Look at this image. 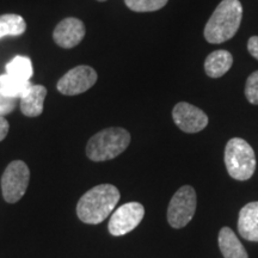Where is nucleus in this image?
I'll return each mask as SVG.
<instances>
[{
    "instance_id": "22",
    "label": "nucleus",
    "mask_w": 258,
    "mask_h": 258,
    "mask_svg": "<svg viewBox=\"0 0 258 258\" xmlns=\"http://www.w3.org/2000/svg\"><path fill=\"white\" fill-rule=\"evenodd\" d=\"M10 131L9 121L6 120L4 116H0V141H3L8 137Z\"/></svg>"
},
{
    "instance_id": "21",
    "label": "nucleus",
    "mask_w": 258,
    "mask_h": 258,
    "mask_svg": "<svg viewBox=\"0 0 258 258\" xmlns=\"http://www.w3.org/2000/svg\"><path fill=\"white\" fill-rule=\"evenodd\" d=\"M247 50L254 59L258 60V36H251L247 41Z\"/></svg>"
},
{
    "instance_id": "7",
    "label": "nucleus",
    "mask_w": 258,
    "mask_h": 258,
    "mask_svg": "<svg viewBox=\"0 0 258 258\" xmlns=\"http://www.w3.org/2000/svg\"><path fill=\"white\" fill-rule=\"evenodd\" d=\"M97 79L98 76L91 66L80 64L61 77L56 84V89L64 96H77L91 89Z\"/></svg>"
},
{
    "instance_id": "10",
    "label": "nucleus",
    "mask_w": 258,
    "mask_h": 258,
    "mask_svg": "<svg viewBox=\"0 0 258 258\" xmlns=\"http://www.w3.org/2000/svg\"><path fill=\"white\" fill-rule=\"evenodd\" d=\"M86 29L83 21L78 18H64L56 25L53 31V40L57 46L64 49L78 46L85 37Z\"/></svg>"
},
{
    "instance_id": "11",
    "label": "nucleus",
    "mask_w": 258,
    "mask_h": 258,
    "mask_svg": "<svg viewBox=\"0 0 258 258\" xmlns=\"http://www.w3.org/2000/svg\"><path fill=\"white\" fill-rule=\"evenodd\" d=\"M47 89L40 84H31L27 92L21 97V111L28 117H37L43 112Z\"/></svg>"
},
{
    "instance_id": "16",
    "label": "nucleus",
    "mask_w": 258,
    "mask_h": 258,
    "mask_svg": "<svg viewBox=\"0 0 258 258\" xmlns=\"http://www.w3.org/2000/svg\"><path fill=\"white\" fill-rule=\"evenodd\" d=\"M27 30V23L19 15L6 14L0 16V38L5 36H21Z\"/></svg>"
},
{
    "instance_id": "2",
    "label": "nucleus",
    "mask_w": 258,
    "mask_h": 258,
    "mask_svg": "<svg viewBox=\"0 0 258 258\" xmlns=\"http://www.w3.org/2000/svg\"><path fill=\"white\" fill-rule=\"evenodd\" d=\"M243 18V6L239 0H222L206 24L203 35L212 44L231 40L239 30Z\"/></svg>"
},
{
    "instance_id": "17",
    "label": "nucleus",
    "mask_w": 258,
    "mask_h": 258,
    "mask_svg": "<svg viewBox=\"0 0 258 258\" xmlns=\"http://www.w3.org/2000/svg\"><path fill=\"white\" fill-rule=\"evenodd\" d=\"M6 73L22 80H30L34 73L31 60L27 56H16L6 64Z\"/></svg>"
},
{
    "instance_id": "8",
    "label": "nucleus",
    "mask_w": 258,
    "mask_h": 258,
    "mask_svg": "<svg viewBox=\"0 0 258 258\" xmlns=\"http://www.w3.org/2000/svg\"><path fill=\"white\" fill-rule=\"evenodd\" d=\"M145 208L139 202H128L116 209L109 220L108 230L111 235L121 237L137 228L143 221Z\"/></svg>"
},
{
    "instance_id": "3",
    "label": "nucleus",
    "mask_w": 258,
    "mask_h": 258,
    "mask_svg": "<svg viewBox=\"0 0 258 258\" xmlns=\"http://www.w3.org/2000/svg\"><path fill=\"white\" fill-rule=\"evenodd\" d=\"M131 144V134L120 127L103 129L93 135L86 145V156L92 161L111 160L123 153Z\"/></svg>"
},
{
    "instance_id": "13",
    "label": "nucleus",
    "mask_w": 258,
    "mask_h": 258,
    "mask_svg": "<svg viewBox=\"0 0 258 258\" xmlns=\"http://www.w3.org/2000/svg\"><path fill=\"white\" fill-rule=\"evenodd\" d=\"M233 64V56L228 50L219 49L212 51L205 60V72L209 78H221Z\"/></svg>"
},
{
    "instance_id": "6",
    "label": "nucleus",
    "mask_w": 258,
    "mask_h": 258,
    "mask_svg": "<svg viewBox=\"0 0 258 258\" xmlns=\"http://www.w3.org/2000/svg\"><path fill=\"white\" fill-rule=\"evenodd\" d=\"M196 211V192L192 186L184 185L177 190L167 208V221L171 227L182 228L191 221Z\"/></svg>"
},
{
    "instance_id": "23",
    "label": "nucleus",
    "mask_w": 258,
    "mask_h": 258,
    "mask_svg": "<svg viewBox=\"0 0 258 258\" xmlns=\"http://www.w3.org/2000/svg\"><path fill=\"white\" fill-rule=\"evenodd\" d=\"M97 2H99V3H104V2H106V0H97Z\"/></svg>"
},
{
    "instance_id": "18",
    "label": "nucleus",
    "mask_w": 258,
    "mask_h": 258,
    "mask_svg": "<svg viewBox=\"0 0 258 258\" xmlns=\"http://www.w3.org/2000/svg\"><path fill=\"white\" fill-rule=\"evenodd\" d=\"M169 0H124V4L134 12H154L163 9Z\"/></svg>"
},
{
    "instance_id": "14",
    "label": "nucleus",
    "mask_w": 258,
    "mask_h": 258,
    "mask_svg": "<svg viewBox=\"0 0 258 258\" xmlns=\"http://www.w3.org/2000/svg\"><path fill=\"white\" fill-rule=\"evenodd\" d=\"M218 240L224 258H249L243 244L230 227L221 228Z\"/></svg>"
},
{
    "instance_id": "4",
    "label": "nucleus",
    "mask_w": 258,
    "mask_h": 258,
    "mask_svg": "<svg viewBox=\"0 0 258 258\" xmlns=\"http://www.w3.org/2000/svg\"><path fill=\"white\" fill-rule=\"evenodd\" d=\"M225 165L232 178L237 180L250 179L256 170L253 148L244 139H231L225 147Z\"/></svg>"
},
{
    "instance_id": "1",
    "label": "nucleus",
    "mask_w": 258,
    "mask_h": 258,
    "mask_svg": "<svg viewBox=\"0 0 258 258\" xmlns=\"http://www.w3.org/2000/svg\"><path fill=\"white\" fill-rule=\"evenodd\" d=\"M120 201V191L112 184H101L90 189L77 205V215L85 224H101Z\"/></svg>"
},
{
    "instance_id": "9",
    "label": "nucleus",
    "mask_w": 258,
    "mask_h": 258,
    "mask_svg": "<svg viewBox=\"0 0 258 258\" xmlns=\"http://www.w3.org/2000/svg\"><path fill=\"white\" fill-rule=\"evenodd\" d=\"M172 118L177 127L188 134H195L203 131L209 122L205 111L186 102L177 103L172 110Z\"/></svg>"
},
{
    "instance_id": "5",
    "label": "nucleus",
    "mask_w": 258,
    "mask_h": 258,
    "mask_svg": "<svg viewBox=\"0 0 258 258\" xmlns=\"http://www.w3.org/2000/svg\"><path fill=\"white\" fill-rule=\"evenodd\" d=\"M30 179V170L23 160H14L6 166L2 176L3 198L6 202L16 203L24 196Z\"/></svg>"
},
{
    "instance_id": "20",
    "label": "nucleus",
    "mask_w": 258,
    "mask_h": 258,
    "mask_svg": "<svg viewBox=\"0 0 258 258\" xmlns=\"http://www.w3.org/2000/svg\"><path fill=\"white\" fill-rule=\"evenodd\" d=\"M16 108V98H10L0 95V116L8 115Z\"/></svg>"
},
{
    "instance_id": "15",
    "label": "nucleus",
    "mask_w": 258,
    "mask_h": 258,
    "mask_svg": "<svg viewBox=\"0 0 258 258\" xmlns=\"http://www.w3.org/2000/svg\"><path fill=\"white\" fill-rule=\"evenodd\" d=\"M31 86L30 80H22L5 73L0 76V95L10 98H21Z\"/></svg>"
},
{
    "instance_id": "19",
    "label": "nucleus",
    "mask_w": 258,
    "mask_h": 258,
    "mask_svg": "<svg viewBox=\"0 0 258 258\" xmlns=\"http://www.w3.org/2000/svg\"><path fill=\"white\" fill-rule=\"evenodd\" d=\"M245 97L249 103L258 105V71L251 73L245 84Z\"/></svg>"
},
{
    "instance_id": "12",
    "label": "nucleus",
    "mask_w": 258,
    "mask_h": 258,
    "mask_svg": "<svg viewBox=\"0 0 258 258\" xmlns=\"http://www.w3.org/2000/svg\"><path fill=\"white\" fill-rule=\"evenodd\" d=\"M238 230L244 239L258 241V202H250L241 208Z\"/></svg>"
}]
</instances>
